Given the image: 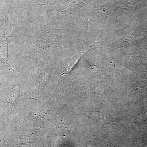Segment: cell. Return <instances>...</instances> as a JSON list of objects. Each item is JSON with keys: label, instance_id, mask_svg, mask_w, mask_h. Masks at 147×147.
Segmentation results:
<instances>
[{"label": "cell", "instance_id": "6da1fadb", "mask_svg": "<svg viewBox=\"0 0 147 147\" xmlns=\"http://www.w3.org/2000/svg\"><path fill=\"white\" fill-rule=\"evenodd\" d=\"M25 24L30 29L33 37L32 45L28 56L32 58H49L55 56L57 49L61 42V30L31 20Z\"/></svg>", "mask_w": 147, "mask_h": 147}, {"label": "cell", "instance_id": "7a4b0ae2", "mask_svg": "<svg viewBox=\"0 0 147 147\" xmlns=\"http://www.w3.org/2000/svg\"><path fill=\"white\" fill-rule=\"evenodd\" d=\"M9 10L5 12V21L0 40V74L18 73L11 66L8 61L9 40L15 36L9 16Z\"/></svg>", "mask_w": 147, "mask_h": 147}, {"label": "cell", "instance_id": "3957f363", "mask_svg": "<svg viewBox=\"0 0 147 147\" xmlns=\"http://www.w3.org/2000/svg\"><path fill=\"white\" fill-rule=\"evenodd\" d=\"M20 88L18 86L13 87L4 95L3 99L6 106L12 108L17 104L20 97Z\"/></svg>", "mask_w": 147, "mask_h": 147}]
</instances>
